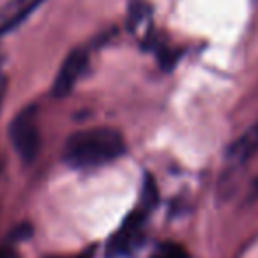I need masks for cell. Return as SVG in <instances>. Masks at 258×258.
<instances>
[{"label": "cell", "mask_w": 258, "mask_h": 258, "mask_svg": "<svg viewBox=\"0 0 258 258\" xmlns=\"http://www.w3.org/2000/svg\"><path fill=\"white\" fill-rule=\"evenodd\" d=\"M125 152L122 135L110 127L83 129L66 140L62 158L69 166L78 170L99 168L113 163Z\"/></svg>", "instance_id": "cell-1"}, {"label": "cell", "mask_w": 258, "mask_h": 258, "mask_svg": "<svg viewBox=\"0 0 258 258\" xmlns=\"http://www.w3.org/2000/svg\"><path fill=\"white\" fill-rule=\"evenodd\" d=\"M9 138L23 161L30 163L36 159L41 149L39 124H37V111L34 106H27L16 115L9 124Z\"/></svg>", "instance_id": "cell-2"}, {"label": "cell", "mask_w": 258, "mask_h": 258, "mask_svg": "<svg viewBox=\"0 0 258 258\" xmlns=\"http://www.w3.org/2000/svg\"><path fill=\"white\" fill-rule=\"evenodd\" d=\"M147 212V209L142 207L125 218L120 228L108 240L106 258H127L140 247L142 239H144V226Z\"/></svg>", "instance_id": "cell-3"}, {"label": "cell", "mask_w": 258, "mask_h": 258, "mask_svg": "<svg viewBox=\"0 0 258 258\" xmlns=\"http://www.w3.org/2000/svg\"><path fill=\"white\" fill-rule=\"evenodd\" d=\"M87 64H89V51L85 48H76L69 51V55L58 68V73L51 85V94L55 97H66L68 94H71L78 80L82 78Z\"/></svg>", "instance_id": "cell-4"}, {"label": "cell", "mask_w": 258, "mask_h": 258, "mask_svg": "<svg viewBox=\"0 0 258 258\" xmlns=\"http://www.w3.org/2000/svg\"><path fill=\"white\" fill-rule=\"evenodd\" d=\"M44 0H9L0 8V36L22 25Z\"/></svg>", "instance_id": "cell-5"}, {"label": "cell", "mask_w": 258, "mask_h": 258, "mask_svg": "<svg viewBox=\"0 0 258 258\" xmlns=\"http://www.w3.org/2000/svg\"><path fill=\"white\" fill-rule=\"evenodd\" d=\"M258 151V122H254L242 137H239L228 149V159L235 163H246Z\"/></svg>", "instance_id": "cell-6"}, {"label": "cell", "mask_w": 258, "mask_h": 258, "mask_svg": "<svg viewBox=\"0 0 258 258\" xmlns=\"http://www.w3.org/2000/svg\"><path fill=\"white\" fill-rule=\"evenodd\" d=\"M151 258H189L186 247L180 246L177 242H163L154 253L151 254Z\"/></svg>", "instance_id": "cell-7"}, {"label": "cell", "mask_w": 258, "mask_h": 258, "mask_svg": "<svg viewBox=\"0 0 258 258\" xmlns=\"http://www.w3.org/2000/svg\"><path fill=\"white\" fill-rule=\"evenodd\" d=\"M6 85H8V80H6L4 66H2V60H0V108H2V103H4L6 97Z\"/></svg>", "instance_id": "cell-8"}, {"label": "cell", "mask_w": 258, "mask_h": 258, "mask_svg": "<svg viewBox=\"0 0 258 258\" xmlns=\"http://www.w3.org/2000/svg\"><path fill=\"white\" fill-rule=\"evenodd\" d=\"M66 258H92V251H89V253H82V254H78V256H66Z\"/></svg>", "instance_id": "cell-9"}]
</instances>
